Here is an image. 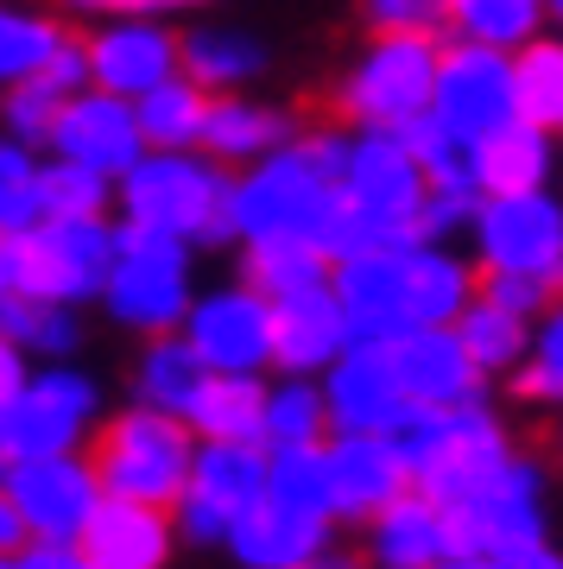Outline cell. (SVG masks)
<instances>
[{
    "mask_svg": "<svg viewBox=\"0 0 563 569\" xmlns=\"http://www.w3.org/2000/svg\"><path fill=\"white\" fill-rule=\"evenodd\" d=\"M482 284L468 260L450 241H393V247H362L336 260V298H343L355 336L367 342H399L412 329L456 323Z\"/></svg>",
    "mask_w": 563,
    "mask_h": 569,
    "instance_id": "6da1fadb",
    "label": "cell"
},
{
    "mask_svg": "<svg viewBox=\"0 0 563 569\" xmlns=\"http://www.w3.org/2000/svg\"><path fill=\"white\" fill-rule=\"evenodd\" d=\"M348 133H292L228 183V241H329ZM329 253V247H323Z\"/></svg>",
    "mask_w": 563,
    "mask_h": 569,
    "instance_id": "7a4b0ae2",
    "label": "cell"
},
{
    "mask_svg": "<svg viewBox=\"0 0 563 569\" xmlns=\"http://www.w3.org/2000/svg\"><path fill=\"white\" fill-rule=\"evenodd\" d=\"M424 203H431V178H424L418 152L405 133H374L355 127L343 152V190H336V222H329V260L362 253V247H393L424 234Z\"/></svg>",
    "mask_w": 563,
    "mask_h": 569,
    "instance_id": "3957f363",
    "label": "cell"
},
{
    "mask_svg": "<svg viewBox=\"0 0 563 569\" xmlns=\"http://www.w3.org/2000/svg\"><path fill=\"white\" fill-rule=\"evenodd\" d=\"M228 164L209 159L203 146H146V159L115 183V203H121V222L152 228V234H171V241H221L228 234Z\"/></svg>",
    "mask_w": 563,
    "mask_h": 569,
    "instance_id": "277c9868",
    "label": "cell"
},
{
    "mask_svg": "<svg viewBox=\"0 0 563 569\" xmlns=\"http://www.w3.org/2000/svg\"><path fill=\"white\" fill-rule=\"evenodd\" d=\"M393 437H399L405 462H412V488L431 493L437 507L468 500V493L487 488V481L513 462L501 418H494L482 399H468V406H431V411L418 406Z\"/></svg>",
    "mask_w": 563,
    "mask_h": 569,
    "instance_id": "5b68a950",
    "label": "cell"
},
{
    "mask_svg": "<svg viewBox=\"0 0 563 569\" xmlns=\"http://www.w3.org/2000/svg\"><path fill=\"white\" fill-rule=\"evenodd\" d=\"M115 266L108 216H39L20 234H0V291H32L51 305H89Z\"/></svg>",
    "mask_w": 563,
    "mask_h": 569,
    "instance_id": "8992f818",
    "label": "cell"
},
{
    "mask_svg": "<svg viewBox=\"0 0 563 569\" xmlns=\"http://www.w3.org/2000/svg\"><path fill=\"white\" fill-rule=\"evenodd\" d=\"M197 430L178 411L159 406H134L121 418H108L96 437V475L101 493L115 500H146V507H178L184 488H190V462H197Z\"/></svg>",
    "mask_w": 563,
    "mask_h": 569,
    "instance_id": "52a82bcc",
    "label": "cell"
},
{
    "mask_svg": "<svg viewBox=\"0 0 563 569\" xmlns=\"http://www.w3.org/2000/svg\"><path fill=\"white\" fill-rule=\"evenodd\" d=\"M101 305L134 336H171V329H184V317L197 305L190 241H171V234L121 222L115 228V266H108V284H101Z\"/></svg>",
    "mask_w": 563,
    "mask_h": 569,
    "instance_id": "ba28073f",
    "label": "cell"
},
{
    "mask_svg": "<svg viewBox=\"0 0 563 569\" xmlns=\"http://www.w3.org/2000/svg\"><path fill=\"white\" fill-rule=\"evenodd\" d=\"M437 63L443 44L418 32H381L343 77V114L374 133H405L412 121L431 114L437 96Z\"/></svg>",
    "mask_w": 563,
    "mask_h": 569,
    "instance_id": "9c48e42d",
    "label": "cell"
},
{
    "mask_svg": "<svg viewBox=\"0 0 563 569\" xmlns=\"http://www.w3.org/2000/svg\"><path fill=\"white\" fill-rule=\"evenodd\" d=\"M475 266L482 272H513V279H539L563 291V197L557 190H506L482 197L475 222Z\"/></svg>",
    "mask_w": 563,
    "mask_h": 569,
    "instance_id": "30bf717a",
    "label": "cell"
},
{
    "mask_svg": "<svg viewBox=\"0 0 563 569\" xmlns=\"http://www.w3.org/2000/svg\"><path fill=\"white\" fill-rule=\"evenodd\" d=\"M101 392L89 373H77L70 361L32 367V380L13 392V406L0 411V468L26 462V456H63L96 430Z\"/></svg>",
    "mask_w": 563,
    "mask_h": 569,
    "instance_id": "8fae6325",
    "label": "cell"
},
{
    "mask_svg": "<svg viewBox=\"0 0 563 569\" xmlns=\"http://www.w3.org/2000/svg\"><path fill=\"white\" fill-rule=\"evenodd\" d=\"M431 114H437L450 133H463V140H475V146L494 140L501 127H513L520 121V70H513V51L456 39L437 63Z\"/></svg>",
    "mask_w": 563,
    "mask_h": 569,
    "instance_id": "7c38bea8",
    "label": "cell"
},
{
    "mask_svg": "<svg viewBox=\"0 0 563 569\" xmlns=\"http://www.w3.org/2000/svg\"><path fill=\"white\" fill-rule=\"evenodd\" d=\"M443 519H450V557H501L513 545H539L544 538V468L532 456H513L487 488H475L456 507H443Z\"/></svg>",
    "mask_w": 563,
    "mask_h": 569,
    "instance_id": "4fadbf2b",
    "label": "cell"
},
{
    "mask_svg": "<svg viewBox=\"0 0 563 569\" xmlns=\"http://www.w3.org/2000/svg\"><path fill=\"white\" fill-rule=\"evenodd\" d=\"M266 462H273L266 443H216V437H203L197 462H190V488L171 507L178 538H190V545H228V526L266 493Z\"/></svg>",
    "mask_w": 563,
    "mask_h": 569,
    "instance_id": "5bb4252c",
    "label": "cell"
},
{
    "mask_svg": "<svg viewBox=\"0 0 563 569\" xmlns=\"http://www.w3.org/2000/svg\"><path fill=\"white\" fill-rule=\"evenodd\" d=\"M0 488L20 507L32 545H77L89 512L101 507V475H96V462H82L77 449L7 462L0 468Z\"/></svg>",
    "mask_w": 563,
    "mask_h": 569,
    "instance_id": "9a60e30c",
    "label": "cell"
},
{
    "mask_svg": "<svg viewBox=\"0 0 563 569\" xmlns=\"http://www.w3.org/2000/svg\"><path fill=\"white\" fill-rule=\"evenodd\" d=\"M184 342L203 355L209 373H266L273 367V298L247 279L197 291V305L184 317Z\"/></svg>",
    "mask_w": 563,
    "mask_h": 569,
    "instance_id": "2e32d148",
    "label": "cell"
},
{
    "mask_svg": "<svg viewBox=\"0 0 563 569\" xmlns=\"http://www.w3.org/2000/svg\"><path fill=\"white\" fill-rule=\"evenodd\" d=\"M45 152H58V159H77L89 171L121 183L134 164L146 159V133H140V108L127 102V96H108V89H77V96H63V114L51 127V146Z\"/></svg>",
    "mask_w": 563,
    "mask_h": 569,
    "instance_id": "e0dca14e",
    "label": "cell"
},
{
    "mask_svg": "<svg viewBox=\"0 0 563 569\" xmlns=\"http://www.w3.org/2000/svg\"><path fill=\"white\" fill-rule=\"evenodd\" d=\"M323 399H329V430H399L412 418V399L399 387V367L386 342H355L323 367Z\"/></svg>",
    "mask_w": 563,
    "mask_h": 569,
    "instance_id": "ac0fdd59",
    "label": "cell"
},
{
    "mask_svg": "<svg viewBox=\"0 0 563 569\" xmlns=\"http://www.w3.org/2000/svg\"><path fill=\"white\" fill-rule=\"evenodd\" d=\"M82 44H89V82L127 102H140L146 89L184 70V32H171L165 20H96Z\"/></svg>",
    "mask_w": 563,
    "mask_h": 569,
    "instance_id": "d6986e66",
    "label": "cell"
},
{
    "mask_svg": "<svg viewBox=\"0 0 563 569\" xmlns=\"http://www.w3.org/2000/svg\"><path fill=\"white\" fill-rule=\"evenodd\" d=\"M329 488H336V519H374L412 488V462L393 430H336L329 437Z\"/></svg>",
    "mask_w": 563,
    "mask_h": 569,
    "instance_id": "ffe728a7",
    "label": "cell"
},
{
    "mask_svg": "<svg viewBox=\"0 0 563 569\" xmlns=\"http://www.w3.org/2000/svg\"><path fill=\"white\" fill-rule=\"evenodd\" d=\"M393 348V367H399V387L412 406H468V399H482L487 373L482 361L468 355V342L456 336V323H437V329H412L399 336Z\"/></svg>",
    "mask_w": 563,
    "mask_h": 569,
    "instance_id": "44dd1931",
    "label": "cell"
},
{
    "mask_svg": "<svg viewBox=\"0 0 563 569\" xmlns=\"http://www.w3.org/2000/svg\"><path fill=\"white\" fill-rule=\"evenodd\" d=\"M348 342H355V323L336 298V279L273 298V367L279 373H323Z\"/></svg>",
    "mask_w": 563,
    "mask_h": 569,
    "instance_id": "7402d4cb",
    "label": "cell"
},
{
    "mask_svg": "<svg viewBox=\"0 0 563 569\" xmlns=\"http://www.w3.org/2000/svg\"><path fill=\"white\" fill-rule=\"evenodd\" d=\"M329 526H336V519L285 507V500L260 493V500L228 526V550H235L241 569H310L323 550H329Z\"/></svg>",
    "mask_w": 563,
    "mask_h": 569,
    "instance_id": "603a6c76",
    "label": "cell"
},
{
    "mask_svg": "<svg viewBox=\"0 0 563 569\" xmlns=\"http://www.w3.org/2000/svg\"><path fill=\"white\" fill-rule=\"evenodd\" d=\"M171 531L178 526H171V512L165 507L101 493V507L89 512L77 550L96 569H165V557H171Z\"/></svg>",
    "mask_w": 563,
    "mask_h": 569,
    "instance_id": "cb8c5ba5",
    "label": "cell"
},
{
    "mask_svg": "<svg viewBox=\"0 0 563 569\" xmlns=\"http://www.w3.org/2000/svg\"><path fill=\"white\" fill-rule=\"evenodd\" d=\"M367 550L381 569H437L450 557V519L431 493L405 488L393 507L367 519Z\"/></svg>",
    "mask_w": 563,
    "mask_h": 569,
    "instance_id": "d4e9b609",
    "label": "cell"
},
{
    "mask_svg": "<svg viewBox=\"0 0 563 569\" xmlns=\"http://www.w3.org/2000/svg\"><path fill=\"white\" fill-rule=\"evenodd\" d=\"M298 133L292 127V114L285 108H273V102H260V96H216L209 102V127H203V152L209 159H221V164H254V159H266L273 146H285Z\"/></svg>",
    "mask_w": 563,
    "mask_h": 569,
    "instance_id": "484cf974",
    "label": "cell"
},
{
    "mask_svg": "<svg viewBox=\"0 0 563 569\" xmlns=\"http://www.w3.org/2000/svg\"><path fill=\"white\" fill-rule=\"evenodd\" d=\"M266 70V44L247 26H190L184 32V77L203 82L209 96H235L247 82H260Z\"/></svg>",
    "mask_w": 563,
    "mask_h": 569,
    "instance_id": "4316f807",
    "label": "cell"
},
{
    "mask_svg": "<svg viewBox=\"0 0 563 569\" xmlns=\"http://www.w3.org/2000/svg\"><path fill=\"white\" fill-rule=\"evenodd\" d=\"M184 418H190L197 437H216V443H260V430H266V380L260 373H209Z\"/></svg>",
    "mask_w": 563,
    "mask_h": 569,
    "instance_id": "83f0119b",
    "label": "cell"
},
{
    "mask_svg": "<svg viewBox=\"0 0 563 569\" xmlns=\"http://www.w3.org/2000/svg\"><path fill=\"white\" fill-rule=\"evenodd\" d=\"M557 178V133L532 121L501 127L494 140H482V190L506 197V190H551Z\"/></svg>",
    "mask_w": 563,
    "mask_h": 569,
    "instance_id": "f1b7e54d",
    "label": "cell"
},
{
    "mask_svg": "<svg viewBox=\"0 0 563 569\" xmlns=\"http://www.w3.org/2000/svg\"><path fill=\"white\" fill-rule=\"evenodd\" d=\"M203 380H209V367H203V355L190 342H184V329H171V336H152V342L140 348V367H134V392H140V406H159V411H190V399L203 392Z\"/></svg>",
    "mask_w": 563,
    "mask_h": 569,
    "instance_id": "f546056e",
    "label": "cell"
},
{
    "mask_svg": "<svg viewBox=\"0 0 563 569\" xmlns=\"http://www.w3.org/2000/svg\"><path fill=\"white\" fill-rule=\"evenodd\" d=\"M0 336L20 342L26 355L70 361L82 342V323L77 305H51V298H32V291H0Z\"/></svg>",
    "mask_w": 563,
    "mask_h": 569,
    "instance_id": "4dcf8cb0",
    "label": "cell"
},
{
    "mask_svg": "<svg viewBox=\"0 0 563 569\" xmlns=\"http://www.w3.org/2000/svg\"><path fill=\"white\" fill-rule=\"evenodd\" d=\"M209 89L203 82H190L178 70L171 82H159V89H146L140 102V133L146 146H165V152H178V146H203V127H209Z\"/></svg>",
    "mask_w": 563,
    "mask_h": 569,
    "instance_id": "1f68e13d",
    "label": "cell"
},
{
    "mask_svg": "<svg viewBox=\"0 0 563 569\" xmlns=\"http://www.w3.org/2000/svg\"><path fill=\"white\" fill-rule=\"evenodd\" d=\"M456 336H463L468 355L482 361V373H513V367L525 361V348H532V317L494 305L487 291H475L468 310L456 317Z\"/></svg>",
    "mask_w": 563,
    "mask_h": 569,
    "instance_id": "d6a6232c",
    "label": "cell"
},
{
    "mask_svg": "<svg viewBox=\"0 0 563 569\" xmlns=\"http://www.w3.org/2000/svg\"><path fill=\"white\" fill-rule=\"evenodd\" d=\"M551 20V0H450V32L475 44L525 51Z\"/></svg>",
    "mask_w": 563,
    "mask_h": 569,
    "instance_id": "836d02e7",
    "label": "cell"
},
{
    "mask_svg": "<svg viewBox=\"0 0 563 569\" xmlns=\"http://www.w3.org/2000/svg\"><path fill=\"white\" fill-rule=\"evenodd\" d=\"M241 279L254 291H266V298H292V291H310V284L336 279V260L317 241H254L241 260Z\"/></svg>",
    "mask_w": 563,
    "mask_h": 569,
    "instance_id": "e575fe53",
    "label": "cell"
},
{
    "mask_svg": "<svg viewBox=\"0 0 563 569\" xmlns=\"http://www.w3.org/2000/svg\"><path fill=\"white\" fill-rule=\"evenodd\" d=\"M329 430V399H323L317 373H285L266 387V449H292V443H323Z\"/></svg>",
    "mask_w": 563,
    "mask_h": 569,
    "instance_id": "d590c367",
    "label": "cell"
},
{
    "mask_svg": "<svg viewBox=\"0 0 563 569\" xmlns=\"http://www.w3.org/2000/svg\"><path fill=\"white\" fill-rule=\"evenodd\" d=\"M58 44H63L58 20H45V13H32V7L0 0V89L45 77V63L58 58Z\"/></svg>",
    "mask_w": 563,
    "mask_h": 569,
    "instance_id": "8d00e7d4",
    "label": "cell"
},
{
    "mask_svg": "<svg viewBox=\"0 0 563 569\" xmlns=\"http://www.w3.org/2000/svg\"><path fill=\"white\" fill-rule=\"evenodd\" d=\"M405 140H412V152H418L431 190H475V197H487V190H482V146H475V140L450 133L437 114L412 121V127H405Z\"/></svg>",
    "mask_w": 563,
    "mask_h": 569,
    "instance_id": "74e56055",
    "label": "cell"
},
{
    "mask_svg": "<svg viewBox=\"0 0 563 569\" xmlns=\"http://www.w3.org/2000/svg\"><path fill=\"white\" fill-rule=\"evenodd\" d=\"M266 493H273V500H285V507H304V512H323V519H336L329 449H323V443L273 449V462H266Z\"/></svg>",
    "mask_w": 563,
    "mask_h": 569,
    "instance_id": "f35d334b",
    "label": "cell"
},
{
    "mask_svg": "<svg viewBox=\"0 0 563 569\" xmlns=\"http://www.w3.org/2000/svg\"><path fill=\"white\" fill-rule=\"evenodd\" d=\"M45 216V159L39 146L13 140L0 127V234H20Z\"/></svg>",
    "mask_w": 563,
    "mask_h": 569,
    "instance_id": "ab89813d",
    "label": "cell"
},
{
    "mask_svg": "<svg viewBox=\"0 0 563 569\" xmlns=\"http://www.w3.org/2000/svg\"><path fill=\"white\" fill-rule=\"evenodd\" d=\"M513 70H520V121L563 133V39L539 32L525 51H513Z\"/></svg>",
    "mask_w": 563,
    "mask_h": 569,
    "instance_id": "60d3db41",
    "label": "cell"
},
{
    "mask_svg": "<svg viewBox=\"0 0 563 569\" xmlns=\"http://www.w3.org/2000/svg\"><path fill=\"white\" fill-rule=\"evenodd\" d=\"M513 373H520V399L563 406V298L544 305V317L532 323V348H525V361Z\"/></svg>",
    "mask_w": 563,
    "mask_h": 569,
    "instance_id": "b9f144b4",
    "label": "cell"
},
{
    "mask_svg": "<svg viewBox=\"0 0 563 569\" xmlns=\"http://www.w3.org/2000/svg\"><path fill=\"white\" fill-rule=\"evenodd\" d=\"M115 203V178H101L77 159H45V216H108Z\"/></svg>",
    "mask_w": 563,
    "mask_h": 569,
    "instance_id": "7bdbcfd3",
    "label": "cell"
},
{
    "mask_svg": "<svg viewBox=\"0 0 563 569\" xmlns=\"http://www.w3.org/2000/svg\"><path fill=\"white\" fill-rule=\"evenodd\" d=\"M58 114H63V89H58V82L32 77V82L0 89V127H7L13 140H26V146H51Z\"/></svg>",
    "mask_w": 563,
    "mask_h": 569,
    "instance_id": "ee69618b",
    "label": "cell"
},
{
    "mask_svg": "<svg viewBox=\"0 0 563 569\" xmlns=\"http://www.w3.org/2000/svg\"><path fill=\"white\" fill-rule=\"evenodd\" d=\"M367 26H374V32H418V39H437V32H450V0H367Z\"/></svg>",
    "mask_w": 563,
    "mask_h": 569,
    "instance_id": "f6af8a7d",
    "label": "cell"
},
{
    "mask_svg": "<svg viewBox=\"0 0 563 569\" xmlns=\"http://www.w3.org/2000/svg\"><path fill=\"white\" fill-rule=\"evenodd\" d=\"M475 209H482L475 190H431V203H424V241H456V234H468Z\"/></svg>",
    "mask_w": 563,
    "mask_h": 569,
    "instance_id": "bcb514c9",
    "label": "cell"
},
{
    "mask_svg": "<svg viewBox=\"0 0 563 569\" xmlns=\"http://www.w3.org/2000/svg\"><path fill=\"white\" fill-rule=\"evenodd\" d=\"M482 291L494 298V305H506V310H520V317H532V323H539L544 305L557 298L551 284H539V279H513V272H482Z\"/></svg>",
    "mask_w": 563,
    "mask_h": 569,
    "instance_id": "7dc6e473",
    "label": "cell"
},
{
    "mask_svg": "<svg viewBox=\"0 0 563 569\" xmlns=\"http://www.w3.org/2000/svg\"><path fill=\"white\" fill-rule=\"evenodd\" d=\"M184 7H209V0H70V13L82 20H165Z\"/></svg>",
    "mask_w": 563,
    "mask_h": 569,
    "instance_id": "c3c4849f",
    "label": "cell"
},
{
    "mask_svg": "<svg viewBox=\"0 0 563 569\" xmlns=\"http://www.w3.org/2000/svg\"><path fill=\"white\" fill-rule=\"evenodd\" d=\"M45 82H58L63 96L89 89V44H82V39H63V44H58V58L45 63Z\"/></svg>",
    "mask_w": 563,
    "mask_h": 569,
    "instance_id": "681fc988",
    "label": "cell"
},
{
    "mask_svg": "<svg viewBox=\"0 0 563 569\" xmlns=\"http://www.w3.org/2000/svg\"><path fill=\"white\" fill-rule=\"evenodd\" d=\"M26 361H32V355H26L20 342H7V336H0V411L13 406V392L32 380V367H26Z\"/></svg>",
    "mask_w": 563,
    "mask_h": 569,
    "instance_id": "f907efd6",
    "label": "cell"
},
{
    "mask_svg": "<svg viewBox=\"0 0 563 569\" xmlns=\"http://www.w3.org/2000/svg\"><path fill=\"white\" fill-rule=\"evenodd\" d=\"M487 563L494 569H563V557L539 538V545H513V550H501V557H487Z\"/></svg>",
    "mask_w": 563,
    "mask_h": 569,
    "instance_id": "816d5d0a",
    "label": "cell"
},
{
    "mask_svg": "<svg viewBox=\"0 0 563 569\" xmlns=\"http://www.w3.org/2000/svg\"><path fill=\"white\" fill-rule=\"evenodd\" d=\"M26 538H32V531H26L20 507L7 500V488H0V557H7V550H26Z\"/></svg>",
    "mask_w": 563,
    "mask_h": 569,
    "instance_id": "f5cc1de1",
    "label": "cell"
},
{
    "mask_svg": "<svg viewBox=\"0 0 563 569\" xmlns=\"http://www.w3.org/2000/svg\"><path fill=\"white\" fill-rule=\"evenodd\" d=\"M310 569H362V563H355L348 550H323V557H317V563H310Z\"/></svg>",
    "mask_w": 563,
    "mask_h": 569,
    "instance_id": "db71d44e",
    "label": "cell"
},
{
    "mask_svg": "<svg viewBox=\"0 0 563 569\" xmlns=\"http://www.w3.org/2000/svg\"><path fill=\"white\" fill-rule=\"evenodd\" d=\"M437 569H494V563H487V557H443Z\"/></svg>",
    "mask_w": 563,
    "mask_h": 569,
    "instance_id": "11a10c76",
    "label": "cell"
},
{
    "mask_svg": "<svg viewBox=\"0 0 563 569\" xmlns=\"http://www.w3.org/2000/svg\"><path fill=\"white\" fill-rule=\"evenodd\" d=\"M551 26H557V32H563V0H551Z\"/></svg>",
    "mask_w": 563,
    "mask_h": 569,
    "instance_id": "9f6ffc18",
    "label": "cell"
},
{
    "mask_svg": "<svg viewBox=\"0 0 563 569\" xmlns=\"http://www.w3.org/2000/svg\"><path fill=\"white\" fill-rule=\"evenodd\" d=\"M0 569H20V550H7V557H0Z\"/></svg>",
    "mask_w": 563,
    "mask_h": 569,
    "instance_id": "6f0895ef",
    "label": "cell"
},
{
    "mask_svg": "<svg viewBox=\"0 0 563 569\" xmlns=\"http://www.w3.org/2000/svg\"><path fill=\"white\" fill-rule=\"evenodd\" d=\"M557 449H563V418H557Z\"/></svg>",
    "mask_w": 563,
    "mask_h": 569,
    "instance_id": "680465c9",
    "label": "cell"
}]
</instances>
